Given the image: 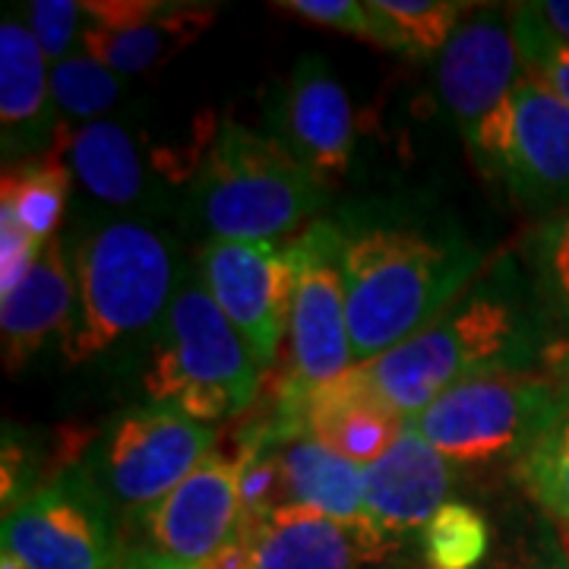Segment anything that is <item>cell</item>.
Here are the masks:
<instances>
[{"label":"cell","mask_w":569,"mask_h":569,"mask_svg":"<svg viewBox=\"0 0 569 569\" xmlns=\"http://www.w3.org/2000/svg\"><path fill=\"white\" fill-rule=\"evenodd\" d=\"M475 272V257L415 231L370 228L342 247L355 367L430 326Z\"/></svg>","instance_id":"1"},{"label":"cell","mask_w":569,"mask_h":569,"mask_svg":"<svg viewBox=\"0 0 569 569\" xmlns=\"http://www.w3.org/2000/svg\"><path fill=\"white\" fill-rule=\"evenodd\" d=\"M260 365L203 284H183L159 326L142 389L156 406L212 425L257 402Z\"/></svg>","instance_id":"2"},{"label":"cell","mask_w":569,"mask_h":569,"mask_svg":"<svg viewBox=\"0 0 569 569\" xmlns=\"http://www.w3.org/2000/svg\"><path fill=\"white\" fill-rule=\"evenodd\" d=\"M320 200V183L276 137L224 121L209 140L197 178V203L216 238L276 244L295 234Z\"/></svg>","instance_id":"3"},{"label":"cell","mask_w":569,"mask_h":569,"mask_svg":"<svg viewBox=\"0 0 569 569\" xmlns=\"http://www.w3.org/2000/svg\"><path fill=\"white\" fill-rule=\"evenodd\" d=\"M522 346L516 313L503 301L478 295L449 307L402 346L351 370L370 396L408 421L468 377L512 367Z\"/></svg>","instance_id":"4"},{"label":"cell","mask_w":569,"mask_h":569,"mask_svg":"<svg viewBox=\"0 0 569 569\" xmlns=\"http://www.w3.org/2000/svg\"><path fill=\"white\" fill-rule=\"evenodd\" d=\"M171 253L159 234L133 222L92 231L77 257V307L61 332L70 367L159 320L171 298Z\"/></svg>","instance_id":"5"},{"label":"cell","mask_w":569,"mask_h":569,"mask_svg":"<svg viewBox=\"0 0 569 569\" xmlns=\"http://www.w3.org/2000/svg\"><path fill=\"white\" fill-rule=\"evenodd\" d=\"M567 408L569 392L550 373L490 367L408 418L406 430L452 462L522 459Z\"/></svg>","instance_id":"6"},{"label":"cell","mask_w":569,"mask_h":569,"mask_svg":"<svg viewBox=\"0 0 569 569\" xmlns=\"http://www.w3.org/2000/svg\"><path fill=\"white\" fill-rule=\"evenodd\" d=\"M342 234L329 222H313L305 234L288 241L295 260V301H291V370L276 389L279 421L291 433H307V399L317 389L348 373L346 284H342Z\"/></svg>","instance_id":"7"},{"label":"cell","mask_w":569,"mask_h":569,"mask_svg":"<svg viewBox=\"0 0 569 569\" xmlns=\"http://www.w3.org/2000/svg\"><path fill=\"white\" fill-rule=\"evenodd\" d=\"M522 77L526 63L512 22L497 7H478V13H468L440 51L437 82L443 104L459 123L471 156L490 174L497 171L509 102Z\"/></svg>","instance_id":"8"},{"label":"cell","mask_w":569,"mask_h":569,"mask_svg":"<svg viewBox=\"0 0 569 569\" xmlns=\"http://www.w3.org/2000/svg\"><path fill=\"white\" fill-rule=\"evenodd\" d=\"M212 447L216 427L187 418L174 406L130 408L104 437V485L123 507H156L203 466Z\"/></svg>","instance_id":"9"},{"label":"cell","mask_w":569,"mask_h":569,"mask_svg":"<svg viewBox=\"0 0 569 569\" xmlns=\"http://www.w3.org/2000/svg\"><path fill=\"white\" fill-rule=\"evenodd\" d=\"M3 550L26 569H121L102 497L77 478L26 493L3 512Z\"/></svg>","instance_id":"10"},{"label":"cell","mask_w":569,"mask_h":569,"mask_svg":"<svg viewBox=\"0 0 569 569\" xmlns=\"http://www.w3.org/2000/svg\"><path fill=\"white\" fill-rule=\"evenodd\" d=\"M209 298L222 307L231 326L257 358L260 370L276 365L282 336L291 323L295 260L288 247L212 238L200 253Z\"/></svg>","instance_id":"11"},{"label":"cell","mask_w":569,"mask_h":569,"mask_svg":"<svg viewBox=\"0 0 569 569\" xmlns=\"http://www.w3.org/2000/svg\"><path fill=\"white\" fill-rule=\"evenodd\" d=\"M493 174L535 212H569V108L531 77L512 92Z\"/></svg>","instance_id":"12"},{"label":"cell","mask_w":569,"mask_h":569,"mask_svg":"<svg viewBox=\"0 0 569 569\" xmlns=\"http://www.w3.org/2000/svg\"><path fill=\"white\" fill-rule=\"evenodd\" d=\"M82 51L111 73H146L174 61L219 20L212 3L89 0L82 3Z\"/></svg>","instance_id":"13"},{"label":"cell","mask_w":569,"mask_h":569,"mask_svg":"<svg viewBox=\"0 0 569 569\" xmlns=\"http://www.w3.org/2000/svg\"><path fill=\"white\" fill-rule=\"evenodd\" d=\"M142 522L156 550L187 567H203L244 526L238 462L224 452H212L164 500L142 509Z\"/></svg>","instance_id":"14"},{"label":"cell","mask_w":569,"mask_h":569,"mask_svg":"<svg viewBox=\"0 0 569 569\" xmlns=\"http://www.w3.org/2000/svg\"><path fill=\"white\" fill-rule=\"evenodd\" d=\"M276 121V140L298 159V164H305L307 174L320 183L323 193L336 190L351 164L355 111L323 58H301L284 86Z\"/></svg>","instance_id":"15"},{"label":"cell","mask_w":569,"mask_h":569,"mask_svg":"<svg viewBox=\"0 0 569 569\" xmlns=\"http://www.w3.org/2000/svg\"><path fill=\"white\" fill-rule=\"evenodd\" d=\"M250 569H361L383 560L392 541L370 522H339L307 507L244 519Z\"/></svg>","instance_id":"16"},{"label":"cell","mask_w":569,"mask_h":569,"mask_svg":"<svg viewBox=\"0 0 569 569\" xmlns=\"http://www.w3.org/2000/svg\"><path fill=\"white\" fill-rule=\"evenodd\" d=\"M456 485L452 459L402 427L383 459L365 468L367 522L383 538L425 529Z\"/></svg>","instance_id":"17"},{"label":"cell","mask_w":569,"mask_h":569,"mask_svg":"<svg viewBox=\"0 0 569 569\" xmlns=\"http://www.w3.org/2000/svg\"><path fill=\"white\" fill-rule=\"evenodd\" d=\"M51 104V70L39 39L20 17L7 13L0 26V123L7 156H29L44 140H54L58 121Z\"/></svg>","instance_id":"18"},{"label":"cell","mask_w":569,"mask_h":569,"mask_svg":"<svg viewBox=\"0 0 569 569\" xmlns=\"http://www.w3.org/2000/svg\"><path fill=\"white\" fill-rule=\"evenodd\" d=\"M77 307V276L63 257L61 238L41 247L32 272L7 298H0V342L3 367L13 373L44 346L48 336L63 332Z\"/></svg>","instance_id":"19"},{"label":"cell","mask_w":569,"mask_h":569,"mask_svg":"<svg viewBox=\"0 0 569 569\" xmlns=\"http://www.w3.org/2000/svg\"><path fill=\"white\" fill-rule=\"evenodd\" d=\"M402 427L406 421L392 415L377 396H370L358 383L355 370L342 373L336 383L317 389L307 399V433L361 468L383 459L399 440Z\"/></svg>","instance_id":"20"},{"label":"cell","mask_w":569,"mask_h":569,"mask_svg":"<svg viewBox=\"0 0 569 569\" xmlns=\"http://www.w3.org/2000/svg\"><path fill=\"white\" fill-rule=\"evenodd\" d=\"M284 507H307L339 522H367L365 468L310 433L279 443Z\"/></svg>","instance_id":"21"},{"label":"cell","mask_w":569,"mask_h":569,"mask_svg":"<svg viewBox=\"0 0 569 569\" xmlns=\"http://www.w3.org/2000/svg\"><path fill=\"white\" fill-rule=\"evenodd\" d=\"M48 152L58 156L92 197L127 206L142 193V162L130 133L108 121L70 127L58 121Z\"/></svg>","instance_id":"22"},{"label":"cell","mask_w":569,"mask_h":569,"mask_svg":"<svg viewBox=\"0 0 569 569\" xmlns=\"http://www.w3.org/2000/svg\"><path fill=\"white\" fill-rule=\"evenodd\" d=\"M70 178L73 171L48 149L36 159L7 164L0 183V209L13 212V219L36 241L48 244L58 238V224L70 197Z\"/></svg>","instance_id":"23"},{"label":"cell","mask_w":569,"mask_h":569,"mask_svg":"<svg viewBox=\"0 0 569 569\" xmlns=\"http://www.w3.org/2000/svg\"><path fill=\"white\" fill-rule=\"evenodd\" d=\"M516 475L531 500L569 529V408L531 443Z\"/></svg>","instance_id":"24"},{"label":"cell","mask_w":569,"mask_h":569,"mask_svg":"<svg viewBox=\"0 0 569 569\" xmlns=\"http://www.w3.org/2000/svg\"><path fill=\"white\" fill-rule=\"evenodd\" d=\"M488 550V519L468 503L440 507L425 526V560L430 569H481Z\"/></svg>","instance_id":"25"},{"label":"cell","mask_w":569,"mask_h":569,"mask_svg":"<svg viewBox=\"0 0 569 569\" xmlns=\"http://www.w3.org/2000/svg\"><path fill=\"white\" fill-rule=\"evenodd\" d=\"M272 10H284L295 20L313 22V26H326L336 32L355 36L358 41H367L373 48L383 51H396V54H411L406 39L396 32V26L370 3H358V0H276Z\"/></svg>","instance_id":"26"},{"label":"cell","mask_w":569,"mask_h":569,"mask_svg":"<svg viewBox=\"0 0 569 569\" xmlns=\"http://www.w3.org/2000/svg\"><path fill=\"white\" fill-rule=\"evenodd\" d=\"M51 99L67 118L92 123L121 99V82L104 63L82 51L51 67Z\"/></svg>","instance_id":"27"},{"label":"cell","mask_w":569,"mask_h":569,"mask_svg":"<svg viewBox=\"0 0 569 569\" xmlns=\"http://www.w3.org/2000/svg\"><path fill=\"white\" fill-rule=\"evenodd\" d=\"M373 7L396 26L411 54L443 51L459 22L466 20L462 13L471 10L452 0H373Z\"/></svg>","instance_id":"28"},{"label":"cell","mask_w":569,"mask_h":569,"mask_svg":"<svg viewBox=\"0 0 569 569\" xmlns=\"http://www.w3.org/2000/svg\"><path fill=\"white\" fill-rule=\"evenodd\" d=\"M512 36L526 63V77L548 86L550 92L569 108V44L553 39L541 22L526 10V3L509 7Z\"/></svg>","instance_id":"29"},{"label":"cell","mask_w":569,"mask_h":569,"mask_svg":"<svg viewBox=\"0 0 569 569\" xmlns=\"http://www.w3.org/2000/svg\"><path fill=\"white\" fill-rule=\"evenodd\" d=\"M531 263L545 305L569 329V212L553 216L535 231Z\"/></svg>","instance_id":"30"},{"label":"cell","mask_w":569,"mask_h":569,"mask_svg":"<svg viewBox=\"0 0 569 569\" xmlns=\"http://www.w3.org/2000/svg\"><path fill=\"white\" fill-rule=\"evenodd\" d=\"M481 569H569L567 526L557 519H531Z\"/></svg>","instance_id":"31"},{"label":"cell","mask_w":569,"mask_h":569,"mask_svg":"<svg viewBox=\"0 0 569 569\" xmlns=\"http://www.w3.org/2000/svg\"><path fill=\"white\" fill-rule=\"evenodd\" d=\"M80 17L82 3H73V0H36V3H29L32 36L39 39L48 61L61 63L70 58Z\"/></svg>","instance_id":"32"},{"label":"cell","mask_w":569,"mask_h":569,"mask_svg":"<svg viewBox=\"0 0 569 569\" xmlns=\"http://www.w3.org/2000/svg\"><path fill=\"white\" fill-rule=\"evenodd\" d=\"M41 247L44 244L13 219V212L0 209V298H7L32 272Z\"/></svg>","instance_id":"33"},{"label":"cell","mask_w":569,"mask_h":569,"mask_svg":"<svg viewBox=\"0 0 569 569\" xmlns=\"http://www.w3.org/2000/svg\"><path fill=\"white\" fill-rule=\"evenodd\" d=\"M526 10L548 29L553 39L569 44V0H538V3H526Z\"/></svg>","instance_id":"34"},{"label":"cell","mask_w":569,"mask_h":569,"mask_svg":"<svg viewBox=\"0 0 569 569\" xmlns=\"http://www.w3.org/2000/svg\"><path fill=\"white\" fill-rule=\"evenodd\" d=\"M197 569H250V548H247L244 526L234 535V541H228L216 557H209L203 567Z\"/></svg>","instance_id":"35"},{"label":"cell","mask_w":569,"mask_h":569,"mask_svg":"<svg viewBox=\"0 0 569 569\" xmlns=\"http://www.w3.org/2000/svg\"><path fill=\"white\" fill-rule=\"evenodd\" d=\"M121 569H197V567H187L181 560H174V557H168L162 550L156 548H137L130 550V553H123Z\"/></svg>","instance_id":"36"},{"label":"cell","mask_w":569,"mask_h":569,"mask_svg":"<svg viewBox=\"0 0 569 569\" xmlns=\"http://www.w3.org/2000/svg\"><path fill=\"white\" fill-rule=\"evenodd\" d=\"M550 377L569 392V342H560L548 351Z\"/></svg>","instance_id":"37"},{"label":"cell","mask_w":569,"mask_h":569,"mask_svg":"<svg viewBox=\"0 0 569 569\" xmlns=\"http://www.w3.org/2000/svg\"><path fill=\"white\" fill-rule=\"evenodd\" d=\"M0 569H26L17 553H10V550H0Z\"/></svg>","instance_id":"38"}]
</instances>
